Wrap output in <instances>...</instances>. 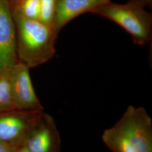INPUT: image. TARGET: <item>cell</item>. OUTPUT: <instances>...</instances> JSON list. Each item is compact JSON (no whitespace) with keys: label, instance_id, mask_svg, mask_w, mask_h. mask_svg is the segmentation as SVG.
Listing matches in <instances>:
<instances>
[{"label":"cell","instance_id":"obj_6","mask_svg":"<svg viewBox=\"0 0 152 152\" xmlns=\"http://www.w3.org/2000/svg\"><path fill=\"white\" fill-rule=\"evenodd\" d=\"M29 152H61V139L54 118L44 113L23 141Z\"/></svg>","mask_w":152,"mask_h":152},{"label":"cell","instance_id":"obj_3","mask_svg":"<svg viewBox=\"0 0 152 152\" xmlns=\"http://www.w3.org/2000/svg\"><path fill=\"white\" fill-rule=\"evenodd\" d=\"M113 126L128 139L137 152H152V120L144 108L129 106Z\"/></svg>","mask_w":152,"mask_h":152},{"label":"cell","instance_id":"obj_13","mask_svg":"<svg viewBox=\"0 0 152 152\" xmlns=\"http://www.w3.org/2000/svg\"><path fill=\"white\" fill-rule=\"evenodd\" d=\"M18 146L0 141V152H14Z\"/></svg>","mask_w":152,"mask_h":152},{"label":"cell","instance_id":"obj_9","mask_svg":"<svg viewBox=\"0 0 152 152\" xmlns=\"http://www.w3.org/2000/svg\"><path fill=\"white\" fill-rule=\"evenodd\" d=\"M102 139L112 152H137L130 141L114 126L104 131Z\"/></svg>","mask_w":152,"mask_h":152},{"label":"cell","instance_id":"obj_12","mask_svg":"<svg viewBox=\"0 0 152 152\" xmlns=\"http://www.w3.org/2000/svg\"><path fill=\"white\" fill-rule=\"evenodd\" d=\"M40 0H23L20 15L32 20H39Z\"/></svg>","mask_w":152,"mask_h":152},{"label":"cell","instance_id":"obj_15","mask_svg":"<svg viewBox=\"0 0 152 152\" xmlns=\"http://www.w3.org/2000/svg\"><path fill=\"white\" fill-rule=\"evenodd\" d=\"M134 1H136V2H139V3H140V4H141L142 2H143V1H146V0H134Z\"/></svg>","mask_w":152,"mask_h":152},{"label":"cell","instance_id":"obj_2","mask_svg":"<svg viewBox=\"0 0 152 152\" xmlns=\"http://www.w3.org/2000/svg\"><path fill=\"white\" fill-rule=\"evenodd\" d=\"M91 12L108 18L122 27L130 34L134 44L145 45L152 39V15L138 2L118 4L109 1L96 7Z\"/></svg>","mask_w":152,"mask_h":152},{"label":"cell","instance_id":"obj_4","mask_svg":"<svg viewBox=\"0 0 152 152\" xmlns=\"http://www.w3.org/2000/svg\"><path fill=\"white\" fill-rule=\"evenodd\" d=\"M43 114L42 110L0 112V141L14 145L21 144Z\"/></svg>","mask_w":152,"mask_h":152},{"label":"cell","instance_id":"obj_11","mask_svg":"<svg viewBox=\"0 0 152 152\" xmlns=\"http://www.w3.org/2000/svg\"><path fill=\"white\" fill-rule=\"evenodd\" d=\"M55 0H40L39 20L53 27L54 16Z\"/></svg>","mask_w":152,"mask_h":152},{"label":"cell","instance_id":"obj_1","mask_svg":"<svg viewBox=\"0 0 152 152\" xmlns=\"http://www.w3.org/2000/svg\"><path fill=\"white\" fill-rule=\"evenodd\" d=\"M17 27L18 50L22 63L28 68L33 67L48 61L53 56L58 34L52 26L19 14L17 19Z\"/></svg>","mask_w":152,"mask_h":152},{"label":"cell","instance_id":"obj_7","mask_svg":"<svg viewBox=\"0 0 152 152\" xmlns=\"http://www.w3.org/2000/svg\"><path fill=\"white\" fill-rule=\"evenodd\" d=\"M16 36L14 23L5 0H0V71L14 65Z\"/></svg>","mask_w":152,"mask_h":152},{"label":"cell","instance_id":"obj_5","mask_svg":"<svg viewBox=\"0 0 152 152\" xmlns=\"http://www.w3.org/2000/svg\"><path fill=\"white\" fill-rule=\"evenodd\" d=\"M11 86L16 110H42L43 108L34 91L29 68L20 63L10 68Z\"/></svg>","mask_w":152,"mask_h":152},{"label":"cell","instance_id":"obj_8","mask_svg":"<svg viewBox=\"0 0 152 152\" xmlns=\"http://www.w3.org/2000/svg\"><path fill=\"white\" fill-rule=\"evenodd\" d=\"M109 0H55L53 27L58 34L66 24L76 17L91 12Z\"/></svg>","mask_w":152,"mask_h":152},{"label":"cell","instance_id":"obj_14","mask_svg":"<svg viewBox=\"0 0 152 152\" xmlns=\"http://www.w3.org/2000/svg\"><path fill=\"white\" fill-rule=\"evenodd\" d=\"M14 152H29V151L28 150L27 148L26 147V146L23 144V143H22L17 147Z\"/></svg>","mask_w":152,"mask_h":152},{"label":"cell","instance_id":"obj_10","mask_svg":"<svg viewBox=\"0 0 152 152\" xmlns=\"http://www.w3.org/2000/svg\"><path fill=\"white\" fill-rule=\"evenodd\" d=\"M10 68L0 71V112L16 110L12 90Z\"/></svg>","mask_w":152,"mask_h":152}]
</instances>
